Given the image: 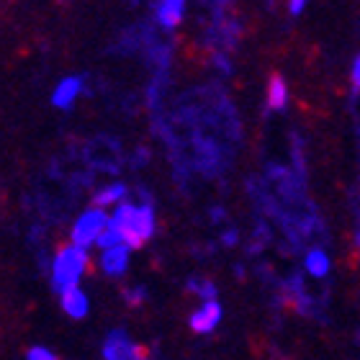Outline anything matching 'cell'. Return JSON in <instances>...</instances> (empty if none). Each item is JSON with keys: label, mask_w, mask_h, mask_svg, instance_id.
Listing matches in <instances>:
<instances>
[{"label": "cell", "mask_w": 360, "mask_h": 360, "mask_svg": "<svg viewBox=\"0 0 360 360\" xmlns=\"http://www.w3.org/2000/svg\"><path fill=\"white\" fill-rule=\"evenodd\" d=\"M124 299H127L129 304H142V301H144V288H142V285L127 288V291H124Z\"/></svg>", "instance_id": "16"}, {"label": "cell", "mask_w": 360, "mask_h": 360, "mask_svg": "<svg viewBox=\"0 0 360 360\" xmlns=\"http://www.w3.org/2000/svg\"><path fill=\"white\" fill-rule=\"evenodd\" d=\"M183 15H186V3H180V0H162V3L155 6V18L167 31L180 26Z\"/></svg>", "instance_id": "8"}, {"label": "cell", "mask_w": 360, "mask_h": 360, "mask_svg": "<svg viewBox=\"0 0 360 360\" xmlns=\"http://www.w3.org/2000/svg\"><path fill=\"white\" fill-rule=\"evenodd\" d=\"M111 226L121 234V240L127 248H142L144 242L155 234V209L150 201L144 203H129L124 201L121 206H116L111 214Z\"/></svg>", "instance_id": "1"}, {"label": "cell", "mask_w": 360, "mask_h": 360, "mask_svg": "<svg viewBox=\"0 0 360 360\" xmlns=\"http://www.w3.org/2000/svg\"><path fill=\"white\" fill-rule=\"evenodd\" d=\"M62 301V309H65V314L72 316V319H85L90 311V301L85 296L83 288H72V291L62 293L60 296Z\"/></svg>", "instance_id": "9"}, {"label": "cell", "mask_w": 360, "mask_h": 360, "mask_svg": "<svg viewBox=\"0 0 360 360\" xmlns=\"http://www.w3.org/2000/svg\"><path fill=\"white\" fill-rule=\"evenodd\" d=\"M288 103V85L283 77H270L268 83V108L270 111H283Z\"/></svg>", "instance_id": "12"}, {"label": "cell", "mask_w": 360, "mask_h": 360, "mask_svg": "<svg viewBox=\"0 0 360 360\" xmlns=\"http://www.w3.org/2000/svg\"><path fill=\"white\" fill-rule=\"evenodd\" d=\"M237 240H240V237H237V232H234V229H226V232L221 234V242H224V245H229V248H232V245H237Z\"/></svg>", "instance_id": "18"}, {"label": "cell", "mask_w": 360, "mask_h": 360, "mask_svg": "<svg viewBox=\"0 0 360 360\" xmlns=\"http://www.w3.org/2000/svg\"><path fill=\"white\" fill-rule=\"evenodd\" d=\"M304 268H307L309 276H314V278H324V276H330V255L324 252L322 248H311L304 255Z\"/></svg>", "instance_id": "10"}, {"label": "cell", "mask_w": 360, "mask_h": 360, "mask_svg": "<svg viewBox=\"0 0 360 360\" xmlns=\"http://www.w3.org/2000/svg\"><path fill=\"white\" fill-rule=\"evenodd\" d=\"M83 88H85L83 77H77V75L65 77V80H60V83H57V88H54L52 103L57 105L60 111H70V108H72V103L77 101V96L83 93Z\"/></svg>", "instance_id": "6"}, {"label": "cell", "mask_w": 360, "mask_h": 360, "mask_svg": "<svg viewBox=\"0 0 360 360\" xmlns=\"http://www.w3.org/2000/svg\"><path fill=\"white\" fill-rule=\"evenodd\" d=\"M101 252H103V255H101V270H103L105 276L119 278V276H124V273L129 270L131 248H127V245H119V248L101 250Z\"/></svg>", "instance_id": "7"}, {"label": "cell", "mask_w": 360, "mask_h": 360, "mask_svg": "<svg viewBox=\"0 0 360 360\" xmlns=\"http://www.w3.org/2000/svg\"><path fill=\"white\" fill-rule=\"evenodd\" d=\"M304 8H307V3H301V0H293L291 6H288V11H291V15H301V13H304Z\"/></svg>", "instance_id": "19"}, {"label": "cell", "mask_w": 360, "mask_h": 360, "mask_svg": "<svg viewBox=\"0 0 360 360\" xmlns=\"http://www.w3.org/2000/svg\"><path fill=\"white\" fill-rule=\"evenodd\" d=\"M103 360H147V355L127 332L116 330L103 342Z\"/></svg>", "instance_id": "4"}, {"label": "cell", "mask_w": 360, "mask_h": 360, "mask_svg": "<svg viewBox=\"0 0 360 360\" xmlns=\"http://www.w3.org/2000/svg\"><path fill=\"white\" fill-rule=\"evenodd\" d=\"M186 288L191 293H195V296H201L203 301H217V285L209 278H191Z\"/></svg>", "instance_id": "13"}, {"label": "cell", "mask_w": 360, "mask_h": 360, "mask_svg": "<svg viewBox=\"0 0 360 360\" xmlns=\"http://www.w3.org/2000/svg\"><path fill=\"white\" fill-rule=\"evenodd\" d=\"M111 217L105 214V209H98V206H90L88 211H83L80 217L75 219L72 224V245L88 250L90 245H98L101 234L105 232Z\"/></svg>", "instance_id": "3"}, {"label": "cell", "mask_w": 360, "mask_h": 360, "mask_svg": "<svg viewBox=\"0 0 360 360\" xmlns=\"http://www.w3.org/2000/svg\"><path fill=\"white\" fill-rule=\"evenodd\" d=\"M350 80H353L355 93H360V52H358V57H355V62H353V75H350Z\"/></svg>", "instance_id": "17"}, {"label": "cell", "mask_w": 360, "mask_h": 360, "mask_svg": "<svg viewBox=\"0 0 360 360\" xmlns=\"http://www.w3.org/2000/svg\"><path fill=\"white\" fill-rule=\"evenodd\" d=\"M124 198H127V186H124V183H111V186H105L98 191L96 198H93V206H98V209H105V206H121Z\"/></svg>", "instance_id": "11"}, {"label": "cell", "mask_w": 360, "mask_h": 360, "mask_svg": "<svg viewBox=\"0 0 360 360\" xmlns=\"http://www.w3.org/2000/svg\"><path fill=\"white\" fill-rule=\"evenodd\" d=\"M88 270V250L77 245H65L52 260V288L57 293H68L72 288H80V278Z\"/></svg>", "instance_id": "2"}, {"label": "cell", "mask_w": 360, "mask_h": 360, "mask_svg": "<svg viewBox=\"0 0 360 360\" xmlns=\"http://www.w3.org/2000/svg\"><path fill=\"white\" fill-rule=\"evenodd\" d=\"M211 62L219 68V72H232V62H229V57H226V54H221V49L211 57Z\"/></svg>", "instance_id": "15"}, {"label": "cell", "mask_w": 360, "mask_h": 360, "mask_svg": "<svg viewBox=\"0 0 360 360\" xmlns=\"http://www.w3.org/2000/svg\"><path fill=\"white\" fill-rule=\"evenodd\" d=\"M26 360H60V358H57V355H54L49 347L37 345V347H31L29 353H26Z\"/></svg>", "instance_id": "14"}, {"label": "cell", "mask_w": 360, "mask_h": 360, "mask_svg": "<svg viewBox=\"0 0 360 360\" xmlns=\"http://www.w3.org/2000/svg\"><path fill=\"white\" fill-rule=\"evenodd\" d=\"M221 304L219 301H203L201 307L195 309L193 314H191V330L198 332V335H209L219 327L221 322Z\"/></svg>", "instance_id": "5"}]
</instances>
